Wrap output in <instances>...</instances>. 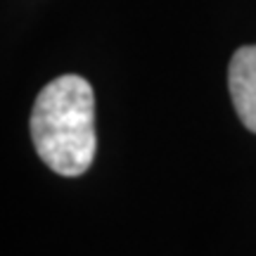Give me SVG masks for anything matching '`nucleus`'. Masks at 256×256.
Here are the masks:
<instances>
[{
  "label": "nucleus",
  "instance_id": "f257e3e1",
  "mask_svg": "<svg viewBox=\"0 0 256 256\" xmlns=\"http://www.w3.org/2000/svg\"><path fill=\"white\" fill-rule=\"evenodd\" d=\"M31 140L55 174L76 178L98 152L95 95L83 76L64 74L38 92L31 112Z\"/></svg>",
  "mask_w": 256,
  "mask_h": 256
},
{
  "label": "nucleus",
  "instance_id": "f03ea898",
  "mask_svg": "<svg viewBox=\"0 0 256 256\" xmlns=\"http://www.w3.org/2000/svg\"><path fill=\"white\" fill-rule=\"evenodd\" d=\"M228 88L240 121L256 133V46L240 48L228 66Z\"/></svg>",
  "mask_w": 256,
  "mask_h": 256
}]
</instances>
